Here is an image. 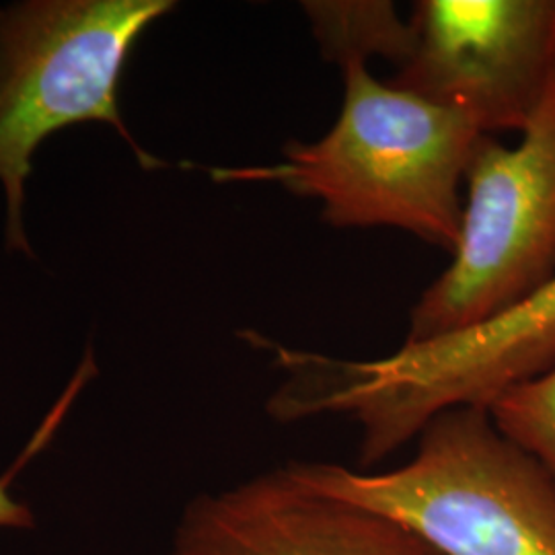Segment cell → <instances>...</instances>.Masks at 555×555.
Wrapping results in <instances>:
<instances>
[{"label":"cell","mask_w":555,"mask_h":555,"mask_svg":"<svg viewBox=\"0 0 555 555\" xmlns=\"http://www.w3.org/2000/svg\"><path fill=\"white\" fill-rule=\"evenodd\" d=\"M410 25L414 48L391 87L486 137L522 132L555 75V0H422Z\"/></svg>","instance_id":"6"},{"label":"cell","mask_w":555,"mask_h":555,"mask_svg":"<svg viewBox=\"0 0 555 555\" xmlns=\"http://www.w3.org/2000/svg\"><path fill=\"white\" fill-rule=\"evenodd\" d=\"M313 34L325 59L341 68L366 64L371 56L397 62L401 66L414 48L410 21L397 15L396 7L385 0H315L302 2Z\"/></svg>","instance_id":"8"},{"label":"cell","mask_w":555,"mask_h":555,"mask_svg":"<svg viewBox=\"0 0 555 555\" xmlns=\"http://www.w3.org/2000/svg\"><path fill=\"white\" fill-rule=\"evenodd\" d=\"M286 380L268 401L278 422L352 417L358 463L373 467L447 410H488L504 391L555 366V274L531 297L467 332L408 344L373 360L298 352L266 337Z\"/></svg>","instance_id":"2"},{"label":"cell","mask_w":555,"mask_h":555,"mask_svg":"<svg viewBox=\"0 0 555 555\" xmlns=\"http://www.w3.org/2000/svg\"><path fill=\"white\" fill-rule=\"evenodd\" d=\"M286 467L315 492L401 522L438 555H555V479L498 433L488 410L442 412L416 456L389 472Z\"/></svg>","instance_id":"3"},{"label":"cell","mask_w":555,"mask_h":555,"mask_svg":"<svg viewBox=\"0 0 555 555\" xmlns=\"http://www.w3.org/2000/svg\"><path fill=\"white\" fill-rule=\"evenodd\" d=\"M515 149L481 137L453 263L417 300L408 344L467 332L555 274V75Z\"/></svg>","instance_id":"5"},{"label":"cell","mask_w":555,"mask_h":555,"mask_svg":"<svg viewBox=\"0 0 555 555\" xmlns=\"http://www.w3.org/2000/svg\"><path fill=\"white\" fill-rule=\"evenodd\" d=\"M165 555H438L389 516L307 488L288 467L204 492Z\"/></svg>","instance_id":"7"},{"label":"cell","mask_w":555,"mask_h":555,"mask_svg":"<svg viewBox=\"0 0 555 555\" xmlns=\"http://www.w3.org/2000/svg\"><path fill=\"white\" fill-rule=\"evenodd\" d=\"M15 472L0 477V533H21L36 527L34 508L13 492Z\"/></svg>","instance_id":"10"},{"label":"cell","mask_w":555,"mask_h":555,"mask_svg":"<svg viewBox=\"0 0 555 555\" xmlns=\"http://www.w3.org/2000/svg\"><path fill=\"white\" fill-rule=\"evenodd\" d=\"M173 9V0H23L0 9V185L11 251L34 256L23 219L27 179L38 149L60 130L105 124L142 169L165 167L121 118L119 82L144 31Z\"/></svg>","instance_id":"4"},{"label":"cell","mask_w":555,"mask_h":555,"mask_svg":"<svg viewBox=\"0 0 555 555\" xmlns=\"http://www.w3.org/2000/svg\"><path fill=\"white\" fill-rule=\"evenodd\" d=\"M488 414L502 437L555 479V366L504 391Z\"/></svg>","instance_id":"9"},{"label":"cell","mask_w":555,"mask_h":555,"mask_svg":"<svg viewBox=\"0 0 555 555\" xmlns=\"http://www.w3.org/2000/svg\"><path fill=\"white\" fill-rule=\"evenodd\" d=\"M344 70V105L315 142L293 140L274 165L217 167L219 183L263 181L315 198L332 227H393L455 254L459 185L486 137L455 109L383 85L366 64Z\"/></svg>","instance_id":"1"}]
</instances>
